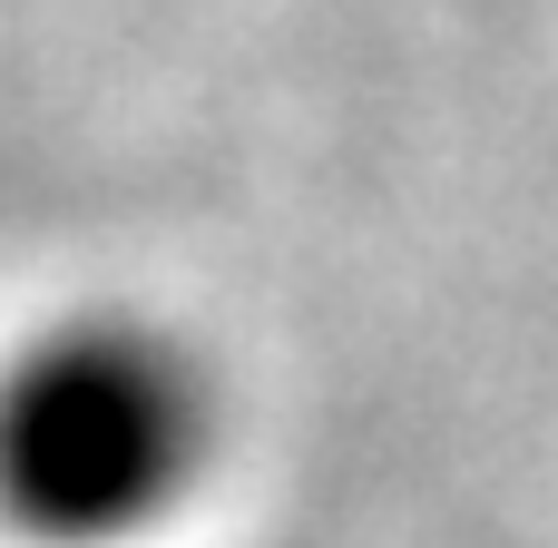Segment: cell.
I'll list each match as a JSON object with an SVG mask.
<instances>
[{
	"label": "cell",
	"mask_w": 558,
	"mask_h": 548,
	"mask_svg": "<svg viewBox=\"0 0 558 548\" xmlns=\"http://www.w3.org/2000/svg\"><path fill=\"white\" fill-rule=\"evenodd\" d=\"M216 382L186 333L78 304L0 353V529L29 548H128L216 461Z\"/></svg>",
	"instance_id": "1"
}]
</instances>
